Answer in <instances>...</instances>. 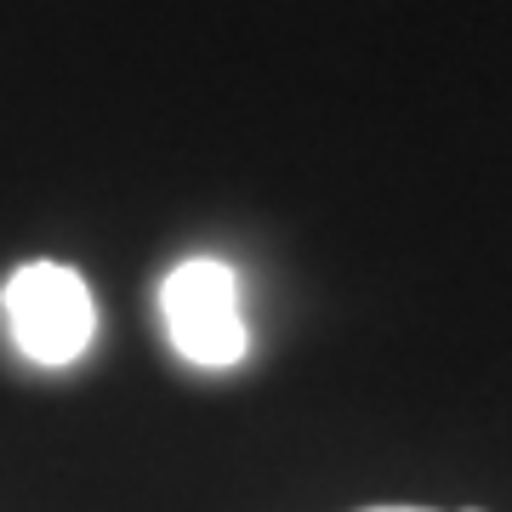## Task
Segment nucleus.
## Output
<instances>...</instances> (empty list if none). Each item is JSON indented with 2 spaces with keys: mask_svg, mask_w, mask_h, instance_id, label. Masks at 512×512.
Here are the masks:
<instances>
[{
  "mask_svg": "<svg viewBox=\"0 0 512 512\" xmlns=\"http://www.w3.org/2000/svg\"><path fill=\"white\" fill-rule=\"evenodd\" d=\"M160 319L171 348L200 370H228L251 348V325L239 308V274L222 256H188L160 279Z\"/></svg>",
  "mask_w": 512,
  "mask_h": 512,
  "instance_id": "1",
  "label": "nucleus"
},
{
  "mask_svg": "<svg viewBox=\"0 0 512 512\" xmlns=\"http://www.w3.org/2000/svg\"><path fill=\"white\" fill-rule=\"evenodd\" d=\"M0 308H6V330L23 348V359H35L46 370L74 365L97 336L92 285L74 274L69 262H23L18 274L6 279Z\"/></svg>",
  "mask_w": 512,
  "mask_h": 512,
  "instance_id": "2",
  "label": "nucleus"
},
{
  "mask_svg": "<svg viewBox=\"0 0 512 512\" xmlns=\"http://www.w3.org/2000/svg\"><path fill=\"white\" fill-rule=\"evenodd\" d=\"M365 512H433V507H365Z\"/></svg>",
  "mask_w": 512,
  "mask_h": 512,
  "instance_id": "3",
  "label": "nucleus"
}]
</instances>
